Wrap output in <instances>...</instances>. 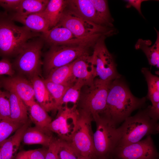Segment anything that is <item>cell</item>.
I'll use <instances>...</instances> for the list:
<instances>
[{
    "instance_id": "1",
    "label": "cell",
    "mask_w": 159,
    "mask_h": 159,
    "mask_svg": "<svg viewBox=\"0 0 159 159\" xmlns=\"http://www.w3.org/2000/svg\"><path fill=\"white\" fill-rule=\"evenodd\" d=\"M146 102L145 97L138 98L134 96L120 78L115 79L110 84L106 110L102 118L116 127L130 116L134 111L143 107Z\"/></svg>"
},
{
    "instance_id": "2",
    "label": "cell",
    "mask_w": 159,
    "mask_h": 159,
    "mask_svg": "<svg viewBox=\"0 0 159 159\" xmlns=\"http://www.w3.org/2000/svg\"><path fill=\"white\" fill-rule=\"evenodd\" d=\"M13 21L6 12L0 14V56L3 58L16 56L28 41L41 36Z\"/></svg>"
},
{
    "instance_id": "3",
    "label": "cell",
    "mask_w": 159,
    "mask_h": 159,
    "mask_svg": "<svg viewBox=\"0 0 159 159\" xmlns=\"http://www.w3.org/2000/svg\"><path fill=\"white\" fill-rule=\"evenodd\" d=\"M117 128L120 136L118 146H124L138 142L145 136L158 134L159 124L149 116L147 108L127 117Z\"/></svg>"
},
{
    "instance_id": "4",
    "label": "cell",
    "mask_w": 159,
    "mask_h": 159,
    "mask_svg": "<svg viewBox=\"0 0 159 159\" xmlns=\"http://www.w3.org/2000/svg\"><path fill=\"white\" fill-rule=\"evenodd\" d=\"M96 42L71 45L51 46L45 54L43 62L44 72L47 76L52 70L69 64L83 55L90 54Z\"/></svg>"
},
{
    "instance_id": "5",
    "label": "cell",
    "mask_w": 159,
    "mask_h": 159,
    "mask_svg": "<svg viewBox=\"0 0 159 159\" xmlns=\"http://www.w3.org/2000/svg\"><path fill=\"white\" fill-rule=\"evenodd\" d=\"M112 81H104L96 77L92 84L84 86L85 91L81 93L80 99L82 109L89 113L94 121L102 117L105 114L107 96Z\"/></svg>"
},
{
    "instance_id": "6",
    "label": "cell",
    "mask_w": 159,
    "mask_h": 159,
    "mask_svg": "<svg viewBox=\"0 0 159 159\" xmlns=\"http://www.w3.org/2000/svg\"><path fill=\"white\" fill-rule=\"evenodd\" d=\"M44 42L40 36L28 41L12 64L13 67L30 79L39 76L40 74L42 49Z\"/></svg>"
},
{
    "instance_id": "7",
    "label": "cell",
    "mask_w": 159,
    "mask_h": 159,
    "mask_svg": "<svg viewBox=\"0 0 159 159\" xmlns=\"http://www.w3.org/2000/svg\"><path fill=\"white\" fill-rule=\"evenodd\" d=\"M95 121L96 130L93 135L94 157L110 159L119 145L120 136L118 128L103 118L99 117Z\"/></svg>"
},
{
    "instance_id": "8",
    "label": "cell",
    "mask_w": 159,
    "mask_h": 159,
    "mask_svg": "<svg viewBox=\"0 0 159 159\" xmlns=\"http://www.w3.org/2000/svg\"><path fill=\"white\" fill-rule=\"evenodd\" d=\"M57 25L66 27L76 37L81 39L89 38L100 34L113 36L117 32L114 27L97 25L77 16L66 8Z\"/></svg>"
},
{
    "instance_id": "9",
    "label": "cell",
    "mask_w": 159,
    "mask_h": 159,
    "mask_svg": "<svg viewBox=\"0 0 159 159\" xmlns=\"http://www.w3.org/2000/svg\"><path fill=\"white\" fill-rule=\"evenodd\" d=\"M107 35L99 38L95 44L92 54L96 77L104 81H112L120 78L112 55L108 50L105 42Z\"/></svg>"
},
{
    "instance_id": "10",
    "label": "cell",
    "mask_w": 159,
    "mask_h": 159,
    "mask_svg": "<svg viewBox=\"0 0 159 159\" xmlns=\"http://www.w3.org/2000/svg\"><path fill=\"white\" fill-rule=\"evenodd\" d=\"M79 111L77 127L70 142L82 157H93L94 149L91 125L92 117L83 109Z\"/></svg>"
},
{
    "instance_id": "11",
    "label": "cell",
    "mask_w": 159,
    "mask_h": 159,
    "mask_svg": "<svg viewBox=\"0 0 159 159\" xmlns=\"http://www.w3.org/2000/svg\"><path fill=\"white\" fill-rule=\"evenodd\" d=\"M159 153L151 135L124 146H118L110 159H158Z\"/></svg>"
},
{
    "instance_id": "12",
    "label": "cell",
    "mask_w": 159,
    "mask_h": 159,
    "mask_svg": "<svg viewBox=\"0 0 159 159\" xmlns=\"http://www.w3.org/2000/svg\"><path fill=\"white\" fill-rule=\"evenodd\" d=\"M74 104L72 107L67 106L58 110L56 118L49 126L51 132L55 133L61 140L70 142L75 131L77 122L79 111Z\"/></svg>"
},
{
    "instance_id": "13",
    "label": "cell",
    "mask_w": 159,
    "mask_h": 159,
    "mask_svg": "<svg viewBox=\"0 0 159 159\" xmlns=\"http://www.w3.org/2000/svg\"><path fill=\"white\" fill-rule=\"evenodd\" d=\"M105 34H100L87 39H81L75 36L66 27L57 25L46 32L41 34L44 41L50 46L71 45L95 42Z\"/></svg>"
},
{
    "instance_id": "14",
    "label": "cell",
    "mask_w": 159,
    "mask_h": 159,
    "mask_svg": "<svg viewBox=\"0 0 159 159\" xmlns=\"http://www.w3.org/2000/svg\"><path fill=\"white\" fill-rule=\"evenodd\" d=\"M2 87L19 97L29 107L34 100V91L29 80L20 76H11L1 80Z\"/></svg>"
},
{
    "instance_id": "15",
    "label": "cell",
    "mask_w": 159,
    "mask_h": 159,
    "mask_svg": "<svg viewBox=\"0 0 159 159\" xmlns=\"http://www.w3.org/2000/svg\"><path fill=\"white\" fill-rule=\"evenodd\" d=\"M71 67L74 77L84 81L86 85L92 84L97 77L92 54H86L77 58L72 62Z\"/></svg>"
},
{
    "instance_id": "16",
    "label": "cell",
    "mask_w": 159,
    "mask_h": 159,
    "mask_svg": "<svg viewBox=\"0 0 159 159\" xmlns=\"http://www.w3.org/2000/svg\"><path fill=\"white\" fill-rule=\"evenodd\" d=\"M67 2V9L81 18L101 26L96 10L90 0H68Z\"/></svg>"
},
{
    "instance_id": "17",
    "label": "cell",
    "mask_w": 159,
    "mask_h": 159,
    "mask_svg": "<svg viewBox=\"0 0 159 159\" xmlns=\"http://www.w3.org/2000/svg\"><path fill=\"white\" fill-rule=\"evenodd\" d=\"M8 15L12 21L21 23L33 32L42 34L49 30L46 20L39 13L22 15L13 12Z\"/></svg>"
},
{
    "instance_id": "18",
    "label": "cell",
    "mask_w": 159,
    "mask_h": 159,
    "mask_svg": "<svg viewBox=\"0 0 159 159\" xmlns=\"http://www.w3.org/2000/svg\"><path fill=\"white\" fill-rule=\"evenodd\" d=\"M33 86L34 98L37 102L47 112L57 110L55 102L44 82L39 76L30 79Z\"/></svg>"
},
{
    "instance_id": "19",
    "label": "cell",
    "mask_w": 159,
    "mask_h": 159,
    "mask_svg": "<svg viewBox=\"0 0 159 159\" xmlns=\"http://www.w3.org/2000/svg\"><path fill=\"white\" fill-rule=\"evenodd\" d=\"M27 122L18 128L14 134L6 139L0 146L2 159H13L17 154L23 135L29 127Z\"/></svg>"
},
{
    "instance_id": "20",
    "label": "cell",
    "mask_w": 159,
    "mask_h": 159,
    "mask_svg": "<svg viewBox=\"0 0 159 159\" xmlns=\"http://www.w3.org/2000/svg\"><path fill=\"white\" fill-rule=\"evenodd\" d=\"M67 0H50L44 11L39 13L45 19L49 29L59 23L67 6Z\"/></svg>"
},
{
    "instance_id": "21",
    "label": "cell",
    "mask_w": 159,
    "mask_h": 159,
    "mask_svg": "<svg viewBox=\"0 0 159 159\" xmlns=\"http://www.w3.org/2000/svg\"><path fill=\"white\" fill-rule=\"evenodd\" d=\"M29 107L30 119L35 126L46 134L51 135V132L49 127L52 120L47 112L35 101Z\"/></svg>"
},
{
    "instance_id": "22",
    "label": "cell",
    "mask_w": 159,
    "mask_h": 159,
    "mask_svg": "<svg viewBox=\"0 0 159 159\" xmlns=\"http://www.w3.org/2000/svg\"><path fill=\"white\" fill-rule=\"evenodd\" d=\"M157 34V38L153 45L151 46L152 42L150 40L139 39L136 42L135 48L140 49L145 53L151 65L159 67V32L155 28Z\"/></svg>"
},
{
    "instance_id": "23",
    "label": "cell",
    "mask_w": 159,
    "mask_h": 159,
    "mask_svg": "<svg viewBox=\"0 0 159 159\" xmlns=\"http://www.w3.org/2000/svg\"><path fill=\"white\" fill-rule=\"evenodd\" d=\"M54 140L36 126L28 127L23 135L22 142L26 145L39 144L48 148Z\"/></svg>"
},
{
    "instance_id": "24",
    "label": "cell",
    "mask_w": 159,
    "mask_h": 159,
    "mask_svg": "<svg viewBox=\"0 0 159 159\" xmlns=\"http://www.w3.org/2000/svg\"><path fill=\"white\" fill-rule=\"evenodd\" d=\"M8 92L11 120L15 122L23 124L25 123L28 121L26 106L16 95L11 92Z\"/></svg>"
},
{
    "instance_id": "25",
    "label": "cell",
    "mask_w": 159,
    "mask_h": 159,
    "mask_svg": "<svg viewBox=\"0 0 159 159\" xmlns=\"http://www.w3.org/2000/svg\"><path fill=\"white\" fill-rule=\"evenodd\" d=\"M71 63L52 70L46 79L55 83L72 85L77 79L73 75Z\"/></svg>"
},
{
    "instance_id": "26",
    "label": "cell",
    "mask_w": 159,
    "mask_h": 159,
    "mask_svg": "<svg viewBox=\"0 0 159 159\" xmlns=\"http://www.w3.org/2000/svg\"><path fill=\"white\" fill-rule=\"evenodd\" d=\"M147 82L148 87L147 98L152 105L159 103V78L153 74L149 69L143 67L141 70Z\"/></svg>"
},
{
    "instance_id": "27",
    "label": "cell",
    "mask_w": 159,
    "mask_h": 159,
    "mask_svg": "<svg viewBox=\"0 0 159 159\" xmlns=\"http://www.w3.org/2000/svg\"><path fill=\"white\" fill-rule=\"evenodd\" d=\"M97 11L101 26L108 28L114 27V20L110 13L107 1L90 0Z\"/></svg>"
},
{
    "instance_id": "28",
    "label": "cell",
    "mask_w": 159,
    "mask_h": 159,
    "mask_svg": "<svg viewBox=\"0 0 159 159\" xmlns=\"http://www.w3.org/2000/svg\"><path fill=\"white\" fill-rule=\"evenodd\" d=\"M48 0H22L15 13L22 15H28L42 12L46 8Z\"/></svg>"
},
{
    "instance_id": "29",
    "label": "cell",
    "mask_w": 159,
    "mask_h": 159,
    "mask_svg": "<svg viewBox=\"0 0 159 159\" xmlns=\"http://www.w3.org/2000/svg\"><path fill=\"white\" fill-rule=\"evenodd\" d=\"M43 81L52 97L58 110L62 107L61 103L63 96L67 89L72 85L55 83L46 79H43Z\"/></svg>"
},
{
    "instance_id": "30",
    "label": "cell",
    "mask_w": 159,
    "mask_h": 159,
    "mask_svg": "<svg viewBox=\"0 0 159 159\" xmlns=\"http://www.w3.org/2000/svg\"><path fill=\"white\" fill-rule=\"evenodd\" d=\"M86 85V83L84 81L77 79L66 92L62 100V106L64 104L69 102L75 104L80 99L82 88Z\"/></svg>"
},
{
    "instance_id": "31",
    "label": "cell",
    "mask_w": 159,
    "mask_h": 159,
    "mask_svg": "<svg viewBox=\"0 0 159 159\" xmlns=\"http://www.w3.org/2000/svg\"><path fill=\"white\" fill-rule=\"evenodd\" d=\"M57 155L59 159H80L82 157L70 142L60 139Z\"/></svg>"
},
{
    "instance_id": "32",
    "label": "cell",
    "mask_w": 159,
    "mask_h": 159,
    "mask_svg": "<svg viewBox=\"0 0 159 159\" xmlns=\"http://www.w3.org/2000/svg\"><path fill=\"white\" fill-rule=\"evenodd\" d=\"M24 124L11 120L0 119V146L11 134Z\"/></svg>"
},
{
    "instance_id": "33",
    "label": "cell",
    "mask_w": 159,
    "mask_h": 159,
    "mask_svg": "<svg viewBox=\"0 0 159 159\" xmlns=\"http://www.w3.org/2000/svg\"><path fill=\"white\" fill-rule=\"evenodd\" d=\"M0 119L11 120L10 103L8 92H0Z\"/></svg>"
},
{
    "instance_id": "34",
    "label": "cell",
    "mask_w": 159,
    "mask_h": 159,
    "mask_svg": "<svg viewBox=\"0 0 159 159\" xmlns=\"http://www.w3.org/2000/svg\"><path fill=\"white\" fill-rule=\"evenodd\" d=\"M14 73L12 64L9 59L3 58L0 60V75L5 74L11 77Z\"/></svg>"
},
{
    "instance_id": "35",
    "label": "cell",
    "mask_w": 159,
    "mask_h": 159,
    "mask_svg": "<svg viewBox=\"0 0 159 159\" xmlns=\"http://www.w3.org/2000/svg\"><path fill=\"white\" fill-rule=\"evenodd\" d=\"M22 0H0V6L7 11L16 12Z\"/></svg>"
},
{
    "instance_id": "36",
    "label": "cell",
    "mask_w": 159,
    "mask_h": 159,
    "mask_svg": "<svg viewBox=\"0 0 159 159\" xmlns=\"http://www.w3.org/2000/svg\"><path fill=\"white\" fill-rule=\"evenodd\" d=\"M59 139L54 140L47 148L45 159H59L57 150Z\"/></svg>"
},
{
    "instance_id": "37",
    "label": "cell",
    "mask_w": 159,
    "mask_h": 159,
    "mask_svg": "<svg viewBox=\"0 0 159 159\" xmlns=\"http://www.w3.org/2000/svg\"><path fill=\"white\" fill-rule=\"evenodd\" d=\"M47 150L43 148L26 151L28 159H45Z\"/></svg>"
},
{
    "instance_id": "38",
    "label": "cell",
    "mask_w": 159,
    "mask_h": 159,
    "mask_svg": "<svg viewBox=\"0 0 159 159\" xmlns=\"http://www.w3.org/2000/svg\"><path fill=\"white\" fill-rule=\"evenodd\" d=\"M147 108L149 116L154 120L158 121L159 119V103L150 105Z\"/></svg>"
},
{
    "instance_id": "39",
    "label": "cell",
    "mask_w": 159,
    "mask_h": 159,
    "mask_svg": "<svg viewBox=\"0 0 159 159\" xmlns=\"http://www.w3.org/2000/svg\"><path fill=\"white\" fill-rule=\"evenodd\" d=\"M147 0H128L125 1L127 2L126 7L129 8L132 6L137 10L139 13L143 18L144 16L142 14L141 10V5L142 3Z\"/></svg>"
},
{
    "instance_id": "40",
    "label": "cell",
    "mask_w": 159,
    "mask_h": 159,
    "mask_svg": "<svg viewBox=\"0 0 159 159\" xmlns=\"http://www.w3.org/2000/svg\"><path fill=\"white\" fill-rule=\"evenodd\" d=\"M15 159H28L26 151H21L16 154Z\"/></svg>"
},
{
    "instance_id": "41",
    "label": "cell",
    "mask_w": 159,
    "mask_h": 159,
    "mask_svg": "<svg viewBox=\"0 0 159 159\" xmlns=\"http://www.w3.org/2000/svg\"><path fill=\"white\" fill-rule=\"evenodd\" d=\"M92 157H82L80 159H91Z\"/></svg>"
},
{
    "instance_id": "42",
    "label": "cell",
    "mask_w": 159,
    "mask_h": 159,
    "mask_svg": "<svg viewBox=\"0 0 159 159\" xmlns=\"http://www.w3.org/2000/svg\"><path fill=\"white\" fill-rule=\"evenodd\" d=\"M1 87H2V85H1V80H0V92L1 91L0 89Z\"/></svg>"
},
{
    "instance_id": "43",
    "label": "cell",
    "mask_w": 159,
    "mask_h": 159,
    "mask_svg": "<svg viewBox=\"0 0 159 159\" xmlns=\"http://www.w3.org/2000/svg\"><path fill=\"white\" fill-rule=\"evenodd\" d=\"M0 159H2L1 155V151H0Z\"/></svg>"
},
{
    "instance_id": "44",
    "label": "cell",
    "mask_w": 159,
    "mask_h": 159,
    "mask_svg": "<svg viewBox=\"0 0 159 159\" xmlns=\"http://www.w3.org/2000/svg\"><path fill=\"white\" fill-rule=\"evenodd\" d=\"M91 159H99L95 157H93Z\"/></svg>"
},
{
    "instance_id": "45",
    "label": "cell",
    "mask_w": 159,
    "mask_h": 159,
    "mask_svg": "<svg viewBox=\"0 0 159 159\" xmlns=\"http://www.w3.org/2000/svg\"><path fill=\"white\" fill-rule=\"evenodd\" d=\"M110 159H111V158H110Z\"/></svg>"
}]
</instances>
